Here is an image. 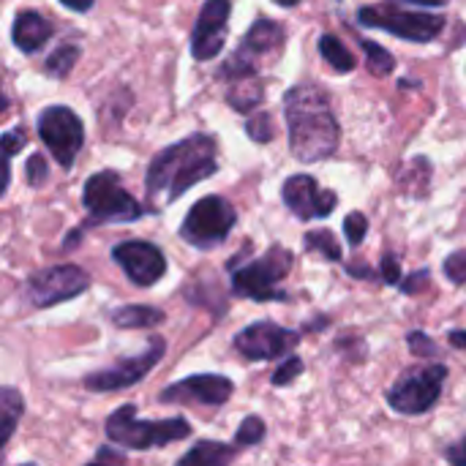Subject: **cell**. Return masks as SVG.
<instances>
[{
  "label": "cell",
  "mask_w": 466,
  "mask_h": 466,
  "mask_svg": "<svg viewBox=\"0 0 466 466\" xmlns=\"http://www.w3.org/2000/svg\"><path fill=\"white\" fill-rule=\"evenodd\" d=\"M38 137L49 147L55 161L68 169L76 161V153L82 150L85 128L68 106H49L38 117Z\"/></svg>",
  "instance_id": "cell-10"
},
{
  "label": "cell",
  "mask_w": 466,
  "mask_h": 466,
  "mask_svg": "<svg viewBox=\"0 0 466 466\" xmlns=\"http://www.w3.org/2000/svg\"><path fill=\"white\" fill-rule=\"evenodd\" d=\"M358 22L366 27H380L388 30L399 38L407 41H418L426 44L431 38H437L445 27V19L437 14H426V11H404L396 5H363L358 11Z\"/></svg>",
  "instance_id": "cell-7"
},
{
  "label": "cell",
  "mask_w": 466,
  "mask_h": 466,
  "mask_svg": "<svg viewBox=\"0 0 466 466\" xmlns=\"http://www.w3.org/2000/svg\"><path fill=\"white\" fill-rule=\"evenodd\" d=\"M360 46L366 49V66H369V71H371L374 76H388V74L396 68L393 55H390L382 44L363 38V41H360Z\"/></svg>",
  "instance_id": "cell-25"
},
{
  "label": "cell",
  "mask_w": 466,
  "mask_h": 466,
  "mask_svg": "<svg viewBox=\"0 0 466 466\" xmlns=\"http://www.w3.org/2000/svg\"><path fill=\"white\" fill-rule=\"evenodd\" d=\"M76 57H79V46H71V44H68V46L55 49V52L49 55V60H46V74H49V76H66V74H71Z\"/></svg>",
  "instance_id": "cell-26"
},
{
  "label": "cell",
  "mask_w": 466,
  "mask_h": 466,
  "mask_svg": "<svg viewBox=\"0 0 466 466\" xmlns=\"http://www.w3.org/2000/svg\"><path fill=\"white\" fill-rule=\"evenodd\" d=\"M22 145H25V134L22 131H8V134L0 137V153H5L8 158L16 156L22 150Z\"/></svg>",
  "instance_id": "cell-36"
},
{
  "label": "cell",
  "mask_w": 466,
  "mask_h": 466,
  "mask_svg": "<svg viewBox=\"0 0 466 466\" xmlns=\"http://www.w3.org/2000/svg\"><path fill=\"white\" fill-rule=\"evenodd\" d=\"M429 279H431V273H429V268H420V270H415L412 276H407V279H401V292L404 295H418V292H423V287L429 284Z\"/></svg>",
  "instance_id": "cell-34"
},
{
  "label": "cell",
  "mask_w": 466,
  "mask_h": 466,
  "mask_svg": "<svg viewBox=\"0 0 466 466\" xmlns=\"http://www.w3.org/2000/svg\"><path fill=\"white\" fill-rule=\"evenodd\" d=\"M8 180H11V164H8V156L0 153V197H3L5 188H8Z\"/></svg>",
  "instance_id": "cell-40"
},
{
  "label": "cell",
  "mask_w": 466,
  "mask_h": 466,
  "mask_svg": "<svg viewBox=\"0 0 466 466\" xmlns=\"http://www.w3.org/2000/svg\"><path fill=\"white\" fill-rule=\"evenodd\" d=\"M276 3H279V5H287V8H289V5H298L300 0H276Z\"/></svg>",
  "instance_id": "cell-45"
},
{
  "label": "cell",
  "mask_w": 466,
  "mask_h": 466,
  "mask_svg": "<svg viewBox=\"0 0 466 466\" xmlns=\"http://www.w3.org/2000/svg\"><path fill=\"white\" fill-rule=\"evenodd\" d=\"M292 270V254L281 246H273L265 257L232 270V292L257 303L287 300V292L279 287Z\"/></svg>",
  "instance_id": "cell-4"
},
{
  "label": "cell",
  "mask_w": 466,
  "mask_h": 466,
  "mask_svg": "<svg viewBox=\"0 0 466 466\" xmlns=\"http://www.w3.org/2000/svg\"><path fill=\"white\" fill-rule=\"evenodd\" d=\"M442 270L445 276L456 284V287H464L466 284V251H453L451 257H445L442 262Z\"/></svg>",
  "instance_id": "cell-32"
},
{
  "label": "cell",
  "mask_w": 466,
  "mask_h": 466,
  "mask_svg": "<svg viewBox=\"0 0 466 466\" xmlns=\"http://www.w3.org/2000/svg\"><path fill=\"white\" fill-rule=\"evenodd\" d=\"M262 440H265V423H262V418H257V415L246 418V420L240 423L238 434H235V445H238V448H251V445H259Z\"/></svg>",
  "instance_id": "cell-27"
},
{
  "label": "cell",
  "mask_w": 466,
  "mask_h": 466,
  "mask_svg": "<svg viewBox=\"0 0 466 466\" xmlns=\"http://www.w3.org/2000/svg\"><path fill=\"white\" fill-rule=\"evenodd\" d=\"M216 169H218V161H216L213 137H205V134L188 137L153 158L147 177H145L147 199L150 205L164 208L175 202L177 197H183L199 180L210 177Z\"/></svg>",
  "instance_id": "cell-2"
},
{
  "label": "cell",
  "mask_w": 466,
  "mask_h": 466,
  "mask_svg": "<svg viewBox=\"0 0 466 466\" xmlns=\"http://www.w3.org/2000/svg\"><path fill=\"white\" fill-rule=\"evenodd\" d=\"M235 221H238V213L224 197H205L188 210L180 227V235L186 243L197 248H213L229 238Z\"/></svg>",
  "instance_id": "cell-8"
},
{
  "label": "cell",
  "mask_w": 466,
  "mask_h": 466,
  "mask_svg": "<svg viewBox=\"0 0 466 466\" xmlns=\"http://www.w3.org/2000/svg\"><path fill=\"white\" fill-rule=\"evenodd\" d=\"M407 344H410V352L418 355V358H437V352H440L434 339L429 333H423V330H412L407 336Z\"/></svg>",
  "instance_id": "cell-31"
},
{
  "label": "cell",
  "mask_w": 466,
  "mask_h": 466,
  "mask_svg": "<svg viewBox=\"0 0 466 466\" xmlns=\"http://www.w3.org/2000/svg\"><path fill=\"white\" fill-rule=\"evenodd\" d=\"M0 109H5V98L0 96Z\"/></svg>",
  "instance_id": "cell-46"
},
{
  "label": "cell",
  "mask_w": 466,
  "mask_h": 466,
  "mask_svg": "<svg viewBox=\"0 0 466 466\" xmlns=\"http://www.w3.org/2000/svg\"><path fill=\"white\" fill-rule=\"evenodd\" d=\"M60 3L71 11H87L93 5V0H60Z\"/></svg>",
  "instance_id": "cell-42"
},
{
  "label": "cell",
  "mask_w": 466,
  "mask_h": 466,
  "mask_svg": "<svg viewBox=\"0 0 466 466\" xmlns=\"http://www.w3.org/2000/svg\"><path fill=\"white\" fill-rule=\"evenodd\" d=\"M82 202L90 213L87 227L96 224H115V221H137L142 218V205L120 186V177L115 172H98L85 183Z\"/></svg>",
  "instance_id": "cell-6"
},
{
  "label": "cell",
  "mask_w": 466,
  "mask_h": 466,
  "mask_svg": "<svg viewBox=\"0 0 466 466\" xmlns=\"http://www.w3.org/2000/svg\"><path fill=\"white\" fill-rule=\"evenodd\" d=\"M448 380L445 363H426L404 371L388 390V404L399 415H426L437 407Z\"/></svg>",
  "instance_id": "cell-5"
},
{
  "label": "cell",
  "mask_w": 466,
  "mask_h": 466,
  "mask_svg": "<svg viewBox=\"0 0 466 466\" xmlns=\"http://www.w3.org/2000/svg\"><path fill=\"white\" fill-rule=\"evenodd\" d=\"M303 360L298 358V355H289L279 369H276V374L270 377V382L276 385V388H287V385H292L300 374H303Z\"/></svg>",
  "instance_id": "cell-28"
},
{
  "label": "cell",
  "mask_w": 466,
  "mask_h": 466,
  "mask_svg": "<svg viewBox=\"0 0 466 466\" xmlns=\"http://www.w3.org/2000/svg\"><path fill=\"white\" fill-rule=\"evenodd\" d=\"M319 52H322V57L336 68V71H341V74H350V71H355V55L336 38V35H330V33H325L322 38H319Z\"/></svg>",
  "instance_id": "cell-22"
},
{
  "label": "cell",
  "mask_w": 466,
  "mask_h": 466,
  "mask_svg": "<svg viewBox=\"0 0 466 466\" xmlns=\"http://www.w3.org/2000/svg\"><path fill=\"white\" fill-rule=\"evenodd\" d=\"M112 259L126 270V276L137 287H153L167 273V259L161 248L145 240H128V243L115 246Z\"/></svg>",
  "instance_id": "cell-15"
},
{
  "label": "cell",
  "mask_w": 466,
  "mask_h": 466,
  "mask_svg": "<svg viewBox=\"0 0 466 466\" xmlns=\"http://www.w3.org/2000/svg\"><path fill=\"white\" fill-rule=\"evenodd\" d=\"M410 3H418V5H445L448 0H410Z\"/></svg>",
  "instance_id": "cell-43"
},
{
  "label": "cell",
  "mask_w": 466,
  "mask_h": 466,
  "mask_svg": "<svg viewBox=\"0 0 466 466\" xmlns=\"http://www.w3.org/2000/svg\"><path fill=\"white\" fill-rule=\"evenodd\" d=\"M445 459L453 466H466V437H461L456 445H451V448L445 451Z\"/></svg>",
  "instance_id": "cell-38"
},
{
  "label": "cell",
  "mask_w": 466,
  "mask_h": 466,
  "mask_svg": "<svg viewBox=\"0 0 466 466\" xmlns=\"http://www.w3.org/2000/svg\"><path fill=\"white\" fill-rule=\"evenodd\" d=\"M11 35H14V44H16L22 52H35V49H41V46L49 41L52 25H49V19H44L38 11H22V14L14 19Z\"/></svg>",
  "instance_id": "cell-18"
},
{
  "label": "cell",
  "mask_w": 466,
  "mask_h": 466,
  "mask_svg": "<svg viewBox=\"0 0 466 466\" xmlns=\"http://www.w3.org/2000/svg\"><path fill=\"white\" fill-rule=\"evenodd\" d=\"M289 150L303 164H317L336 153L341 131L330 112V96L317 85H298L284 96Z\"/></svg>",
  "instance_id": "cell-1"
},
{
  "label": "cell",
  "mask_w": 466,
  "mask_h": 466,
  "mask_svg": "<svg viewBox=\"0 0 466 466\" xmlns=\"http://www.w3.org/2000/svg\"><path fill=\"white\" fill-rule=\"evenodd\" d=\"M90 287V276L76 265H57L49 270H38L30 276L25 287V298L33 309H49L63 300L79 298Z\"/></svg>",
  "instance_id": "cell-9"
},
{
  "label": "cell",
  "mask_w": 466,
  "mask_h": 466,
  "mask_svg": "<svg viewBox=\"0 0 466 466\" xmlns=\"http://www.w3.org/2000/svg\"><path fill=\"white\" fill-rule=\"evenodd\" d=\"M87 466H126V459H123V453H117L115 448L106 445L96 453V459Z\"/></svg>",
  "instance_id": "cell-37"
},
{
  "label": "cell",
  "mask_w": 466,
  "mask_h": 466,
  "mask_svg": "<svg viewBox=\"0 0 466 466\" xmlns=\"http://www.w3.org/2000/svg\"><path fill=\"white\" fill-rule=\"evenodd\" d=\"M303 243H306L309 251H314V254H319V257H325L330 262H341V246H339V240H336V235L330 229L306 232Z\"/></svg>",
  "instance_id": "cell-24"
},
{
  "label": "cell",
  "mask_w": 466,
  "mask_h": 466,
  "mask_svg": "<svg viewBox=\"0 0 466 466\" xmlns=\"http://www.w3.org/2000/svg\"><path fill=\"white\" fill-rule=\"evenodd\" d=\"M161 355H164V341L153 339V344L142 355L123 358L115 366L104 369V371L87 374L85 377V388L93 390V393H115V390L131 388V385H137V382H142L147 377V371L161 360Z\"/></svg>",
  "instance_id": "cell-12"
},
{
  "label": "cell",
  "mask_w": 466,
  "mask_h": 466,
  "mask_svg": "<svg viewBox=\"0 0 466 466\" xmlns=\"http://www.w3.org/2000/svg\"><path fill=\"white\" fill-rule=\"evenodd\" d=\"M8 440H11V431H0V456H3V451L8 445Z\"/></svg>",
  "instance_id": "cell-44"
},
{
  "label": "cell",
  "mask_w": 466,
  "mask_h": 466,
  "mask_svg": "<svg viewBox=\"0 0 466 466\" xmlns=\"http://www.w3.org/2000/svg\"><path fill=\"white\" fill-rule=\"evenodd\" d=\"M448 341H451L456 350H466V330H451V333H448Z\"/></svg>",
  "instance_id": "cell-41"
},
{
  "label": "cell",
  "mask_w": 466,
  "mask_h": 466,
  "mask_svg": "<svg viewBox=\"0 0 466 466\" xmlns=\"http://www.w3.org/2000/svg\"><path fill=\"white\" fill-rule=\"evenodd\" d=\"M46 180V161H44V156H30L27 158V183L30 186H41Z\"/></svg>",
  "instance_id": "cell-35"
},
{
  "label": "cell",
  "mask_w": 466,
  "mask_h": 466,
  "mask_svg": "<svg viewBox=\"0 0 466 466\" xmlns=\"http://www.w3.org/2000/svg\"><path fill=\"white\" fill-rule=\"evenodd\" d=\"M238 451V445L224 442H197L175 466H229Z\"/></svg>",
  "instance_id": "cell-19"
},
{
  "label": "cell",
  "mask_w": 466,
  "mask_h": 466,
  "mask_svg": "<svg viewBox=\"0 0 466 466\" xmlns=\"http://www.w3.org/2000/svg\"><path fill=\"white\" fill-rule=\"evenodd\" d=\"M366 232H369V218L360 210H355L344 218V235H347L350 246H360L366 240Z\"/></svg>",
  "instance_id": "cell-30"
},
{
  "label": "cell",
  "mask_w": 466,
  "mask_h": 466,
  "mask_svg": "<svg viewBox=\"0 0 466 466\" xmlns=\"http://www.w3.org/2000/svg\"><path fill=\"white\" fill-rule=\"evenodd\" d=\"M25 412V399L14 388H0V431H16V423Z\"/></svg>",
  "instance_id": "cell-23"
},
{
  "label": "cell",
  "mask_w": 466,
  "mask_h": 466,
  "mask_svg": "<svg viewBox=\"0 0 466 466\" xmlns=\"http://www.w3.org/2000/svg\"><path fill=\"white\" fill-rule=\"evenodd\" d=\"M25 466H35V464H25Z\"/></svg>",
  "instance_id": "cell-47"
},
{
  "label": "cell",
  "mask_w": 466,
  "mask_h": 466,
  "mask_svg": "<svg viewBox=\"0 0 466 466\" xmlns=\"http://www.w3.org/2000/svg\"><path fill=\"white\" fill-rule=\"evenodd\" d=\"M235 393L232 380L221 377V374H197V377H186L177 385H169L161 390V401L164 404H208V407H221L224 401H229V396Z\"/></svg>",
  "instance_id": "cell-16"
},
{
  "label": "cell",
  "mask_w": 466,
  "mask_h": 466,
  "mask_svg": "<svg viewBox=\"0 0 466 466\" xmlns=\"http://www.w3.org/2000/svg\"><path fill=\"white\" fill-rule=\"evenodd\" d=\"M284 205L300 218V221H311V218H328L336 205L339 197L328 188H319V183L311 175H292L284 188H281Z\"/></svg>",
  "instance_id": "cell-14"
},
{
  "label": "cell",
  "mask_w": 466,
  "mask_h": 466,
  "mask_svg": "<svg viewBox=\"0 0 466 466\" xmlns=\"http://www.w3.org/2000/svg\"><path fill=\"white\" fill-rule=\"evenodd\" d=\"M347 273L352 276V279H363V281H380L377 279V270H371L369 265H363V262H350L347 265Z\"/></svg>",
  "instance_id": "cell-39"
},
{
  "label": "cell",
  "mask_w": 466,
  "mask_h": 466,
  "mask_svg": "<svg viewBox=\"0 0 466 466\" xmlns=\"http://www.w3.org/2000/svg\"><path fill=\"white\" fill-rule=\"evenodd\" d=\"M262 96H265V93H262V85H259L257 74H251V76H238V79H232L229 93H227V101H229L232 109H238V112H251L254 106H259Z\"/></svg>",
  "instance_id": "cell-20"
},
{
  "label": "cell",
  "mask_w": 466,
  "mask_h": 466,
  "mask_svg": "<svg viewBox=\"0 0 466 466\" xmlns=\"http://www.w3.org/2000/svg\"><path fill=\"white\" fill-rule=\"evenodd\" d=\"M300 344V333L276 322H254L235 336V350L246 360H273L289 355Z\"/></svg>",
  "instance_id": "cell-11"
},
{
  "label": "cell",
  "mask_w": 466,
  "mask_h": 466,
  "mask_svg": "<svg viewBox=\"0 0 466 466\" xmlns=\"http://www.w3.org/2000/svg\"><path fill=\"white\" fill-rule=\"evenodd\" d=\"M246 131H248V137L254 139V142H259V145H265V142H270L273 139V117L268 115V112H257L248 123H246Z\"/></svg>",
  "instance_id": "cell-29"
},
{
  "label": "cell",
  "mask_w": 466,
  "mask_h": 466,
  "mask_svg": "<svg viewBox=\"0 0 466 466\" xmlns=\"http://www.w3.org/2000/svg\"><path fill=\"white\" fill-rule=\"evenodd\" d=\"M229 0H208L199 11L194 35H191V55L197 60H210L221 52L229 19Z\"/></svg>",
  "instance_id": "cell-17"
},
{
  "label": "cell",
  "mask_w": 466,
  "mask_h": 466,
  "mask_svg": "<svg viewBox=\"0 0 466 466\" xmlns=\"http://www.w3.org/2000/svg\"><path fill=\"white\" fill-rule=\"evenodd\" d=\"M191 434L188 420L183 418H169V420H137V407L123 404L115 415L106 420V437L115 445H126L134 451H147V448H164L169 442L186 440Z\"/></svg>",
  "instance_id": "cell-3"
},
{
  "label": "cell",
  "mask_w": 466,
  "mask_h": 466,
  "mask_svg": "<svg viewBox=\"0 0 466 466\" xmlns=\"http://www.w3.org/2000/svg\"><path fill=\"white\" fill-rule=\"evenodd\" d=\"M284 44V30L281 25L270 22V19H257L254 27L246 33L243 46L227 60V66L221 68L224 76L238 79V76H251L257 74V60L262 55H270L273 49H279Z\"/></svg>",
  "instance_id": "cell-13"
},
{
  "label": "cell",
  "mask_w": 466,
  "mask_h": 466,
  "mask_svg": "<svg viewBox=\"0 0 466 466\" xmlns=\"http://www.w3.org/2000/svg\"><path fill=\"white\" fill-rule=\"evenodd\" d=\"M377 279H380L382 284H388V287H399V284H401V265H399L396 254H382Z\"/></svg>",
  "instance_id": "cell-33"
},
{
  "label": "cell",
  "mask_w": 466,
  "mask_h": 466,
  "mask_svg": "<svg viewBox=\"0 0 466 466\" xmlns=\"http://www.w3.org/2000/svg\"><path fill=\"white\" fill-rule=\"evenodd\" d=\"M112 322L117 328H131V330H139V328H156L164 322V311L161 309H153V306H123L117 311H112Z\"/></svg>",
  "instance_id": "cell-21"
}]
</instances>
